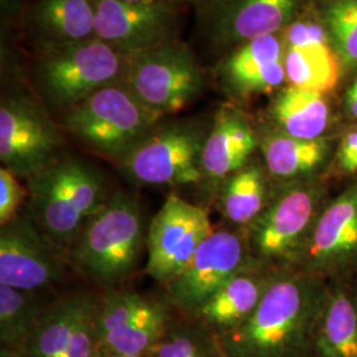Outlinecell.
Masks as SVG:
<instances>
[{
    "label": "cell",
    "mask_w": 357,
    "mask_h": 357,
    "mask_svg": "<svg viewBox=\"0 0 357 357\" xmlns=\"http://www.w3.org/2000/svg\"><path fill=\"white\" fill-rule=\"evenodd\" d=\"M327 296L318 282L305 275L271 282L255 312L217 337L224 357H314Z\"/></svg>",
    "instance_id": "cell-1"
},
{
    "label": "cell",
    "mask_w": 357,
    "mask_h": 357,
    "mask_svg": "<svg viewBox=\"0 0 357 357\" xmlns=\"http://www.w3.org/2000/svg\"><path fill=\"white\" fill-rule=\"evenodd\" d=\"M28 211L38 229L66 255L90 217L110 197L102 175L70 156L56 158L28 178Z\"/></svg>",
    "instance_id": "cell-2"
},
{
    "label": "cell",
    "mask_w": 357,
    "mask_h": 357,
    "mask_svg": "<svg viewBox=\"0 0 357 357\" xmlns=\"http://www.w3.org/2000/svg\"><path fill=\"white\" fill-rule=\"evenodd\" d=\"M143 243L139 202L118 192L110 195L106 204L90 217L69 249L68 258L89 281L113 290L138 266Z\"/></svg>",
    "instance_id": "cell-3"
},
{
    "label": "cell",
    "mask_w": 357,
    "mask_h": 357,
    "mask_svg": "<svg viewBox=\"0 0 357 357\" xmlns=\"http://www.w3.org/2000/svg\"><path fill=\"white\" fill-rule=\"evenodd\" d=\"M160 119L119 81L69 107L64 128L91 151L121 162Z\"/></svg>",
    "instance_id": "cell-4"
},
{
    "label": "cell",
    "mask_w": 357,
    "mask_h": 357,
    "mask_svg": "<svg viewBox=\"0 0 357 357\" xmlns=\"http://www.w3.org/2000/svg\"><path fill=\"white\" fill-rule=\"evenodd\" d=\"M208 131L197 123L156 126L121 160L142 185H192L204 180L202 156Z\"/></svg>",
    "instance_id": "cell-5"
},
{
    "label": "cell",
    "mask_w": 357,
    "mask_h": 357,
    "mask_svg": "<svg viewBox=\"0 0 357 357\" xmlns=\"http://www.w3.org/2000/svg\"><path fill=\"white\" fill-rule=\"evenodd\" d=\"M132 57L97 38L61 45L43 61L41 84L52 102L69 109L96 90L123 81Z\"/></svg>",
    "instance_id": "cell-6"
},
{
    "label": "cell",
    "mask_w": 357,
    "mask_h": 357,
    "mask_svg": "<svg viewBox=\"0 0 357 357\" xmlns=\"http://www.w3.org/2000/svg\"><path fill=\"white\" fill-rule=\"evenodd\" d=\"M123 81L162 118L183 110L204 86L203 72L191 50L175 41L134 56Z\"/></svg>",
    "instance_id": "cell-7"
},
{
    "label": "cell",
    "mask_w": 357,
    "mask_h": 357,
    "mask_svg": "<svg viewBox=\"0 0 357 357\" xmlns=\"http://www.w3.org/2000/svg\"><path fill=\"white\" fill-rule=\"evenodd\" d=\"M174 318L171 307L141 294L109 290L97 301L98 354L150 355Z\"/></svg>",
    "instance_id": "cell-8"
},
{
    "label": "cell",
    "mask_w": 357,
    "mask_h": 357,
    "mask_svg": "<svg viewBox=\"0 0 357 357\" xmlns=\"http://www.w3.org/2000/svg\"><path fill=\"white\" fill-rule=\"evenodd\" d=\"M213 231L206 209L168 195L147 233L146 273L160 283L175 281Z\"/></svg>",
    "instance_id": "cell-9"
},
{
    "label": "cell",
    "mask_w": 357,
    "mask_h": 357,
    "mask_svg": "<svg viewBox=\"0 0 357 357\" xmlns=\"http://www.w3.org/2000/svg\"><path fill=\"white\" fill-rule=\"evenodd\" d=\"M61 134L38 103L8 97L0 106V160L16 176L31 178L57 156Z\"/></svg>",
    "instance_id": "cell-10"
},
{
    "label": "cell",
    "mask_w": 357,
    "mask_h": 357,
    "mask_svg": "<svg viewBox=\"0 0 357 357\" xmlns=\"http://www.w3.org/2000/svg\"><path fill=\"white\" fill-rule=\"evenodd\" d=\"M64 253L26 209L0 230V284L38 293L64 275Z\"/></svg>",
    "instance_id": "cell-11"
},
{
    "label": "cell",
    "mask_w": 357,
    "mask_h": 357,
    "mask_svg": "<svg viewBox=\"0 0 357 357\" xmlns=\"http://www.w3.org/2000/svg\"><path fill=\"white\" fill-rule=\"evenodd\" d=\"M245 249L231 230H215L193 257L190 266L168 283L167 305L191 319L205 302L234 275L241 273Z\"/></svg>",
    "instance_id": "cell-12"
},
{
    "label": "cell",
    "mask_w": 357,
    "mask_h": 357,
    "mask_svg": "<svg viewBox=\"0 0 357 357\" xmlns=\"http://www.w3.org/2000/svg\"><path fill=\"white\" fill-rule=\"evenodd\" d=\"M94 36L131 56L171 43L176 16L174 3L93 0Z\"/></svg>",
    "instance_id": "cell-13"
},
{
    "label": "cell",
    "mask_w": 357,
    "mask_h": 357,
    "mask_svg": "<svg viewBox=\"0 0 357 357\" xmlns=\"http://www.w3.org/2000/svg\"><path fill=\"white\" fill-rule=\"evenodd\" d=\"M321 191L294 185L280 193L257 218L255 248L266 261H282L301 253L319 212Z\"/></svg>",
    "instance_id": "cell-14"
},
{
    "label": "cell",
    "mask_w": 357,
    "mask_h": 357,
    "mask_svg": "<svg viewBox=\"0 0 357 357\" xmlns=\"http://www.w3.org/2000/svg\"><path fill=\"white\" fill-rule=\"evenodd\" d=\"M96 298L76 294L52 303L38 321L26 349V357H96Z\"/></svg>",
    "instance_id": "cell-15"
},
{
    "label": "cell",
    "mask_w": 357,
    "mask_h": 357,
    "mask_svg": "<svg viewBox=\"0 0 357 357\" xmlns=\"http://www.w3.org/2000/svg\"><path fill=\"white\" fill-rule=\"evenodd\" d=\"M307 266L336 271L357 261V184L320 213L305 246Z\"/></svg>",
    "instance_id": "cell-16"
},
{
    "label": "cell",
    "mask_w": 357,
    "mask_h": 357,
    "mask_svg": "<svg viewBox=\"0 0 357 357\" xmlns=\"http://www.w3.org/2000/svg\"><path fill=\"white\" fill-rule=\"evenodd\" d=\"M257 147V137L238 112L224 107L218 112L205 139L202 169L204 180L222 181L246 165Z\"/></svg>",
    "instance_id": "cell-17"
},
{
    "label": "cell",
    "mask_w": 357,
    "mask_h": 357,
    "mask_svg": "<svg viewBox=\"0 0 357 357\" xmlns=\"http://www.w3.org/2000/svg\"><path fill=\"white\" fill-rule=\"evenodd\" d=\"M283 56L281 40L275 35L253 38L230 56L224 75L240 93H268L286 79Z\"/></svg>",
    "instance_id": "cell-18"
},
{
    "label": "cell",
    "mask_w": 357,
    "mask_h": 357,
    "mask_svg": "<svg viewBox=\"0 0 357 357\" xmlns=\"http://www.w3.org/2000/svg\"><path fill=\"white\" fill-rule=\"evenodd\" d=\"M271 282L241 271L212 295L191 319L218 337L243 324L255 312Z\"/></svg>",
    "instance_id": "cell-19"
},
{
    "label": "cell",
    "mask_w": 357,
    "mask_h": 357,
    "mask_svg": "<svg viewBox=\"0 0 357 357\" xmlns=\"http://www.w3.org/2000/svg\"><path fill=\"white\" fill-rule=\"evenodd\" d=\"M271 114L282 132L312 141L321 138L328 126L330 110L321 93L289 86L271 106Z\"/></svg>",
    "instance_id": "cell-20"
},
{
    "label": "cell",
    "mask_w": 357,
    "mask_h": 357,
    "mask_svg": "<svg viewBox=\"0 0 357 357\" xmlns=\"http://www.w3.org/2000/svg\"><path fill=\"white\" fill-rule=\"evenodd\" d=\"M314 357H357V302L344 291L327 296L315 333Z\"/></svg>",
    "instance_id": "cell-21"
},
{
    "label": "cell",
    "mask_w": 357,
    "mask_h": 357,
    "mask_svg": "<svg viewBox=\"0 0 357 357\" xmlns=\"http://www.w3.org/2000/svg\"><path fill=\"white\" fill-rule=\"evenodd\" d=\"M33 22L59 47L96 38L93 0H40Z\"/></svg>",
    "instance_id": "cell-22"
},
{
    "label": "cell",
    "mask_w": 357,
    "mask_h": 357,
    "mask_svg": "<svg viewBox=\"0 0 357 357\" xmlns=\"http://www.w3.org/2000/svg\"><path fill=\"white\" fill-rule=\"evenodd\" d=\"M299 0H237L222 19V33L250 41L275 35L289 23Z\"/></svg>",
    "instance_id": "cell-23"
},
{
    "label": "cell",
    "mask_w": 357,
    "mask_h": 357,
    "mask_svg": "<svg viewBox=\"0 0 357 357\" xmlns=\"http://www.w3.org/2000/svg\"><path fill=\"white\" fill-rule=\"evenodd\" d=\"M283 63L290 86L324 94L340 79V63L328 44L286 47Z\"/></svg>",
    "instance_id": "cell-24"
},
{
    "label": "cell",
    "mask_w": 357,
    "mask_h": 357,
    "mask_svg": "<svg viewBox=\"0 0 357 357\" xmlns=\"http://www.w3.org/2000/svg\"><path fill=\"white\" fill-rule=\"evenodd\" d=\"M268 172L280 178H295L311 174L323 163L328 144L323 138L306 141L284 132L271 134L262 143Z\"/></svg>",
    "instance_id": "cell-25"
},
{
    "label": "cell",
    "mask_w": 357,
    "mask_h": 357,
    "mask_svg": "<svg viewBox=\"0 0 357 357\" xmlns=\"http://www.w3.org/2000/svg\"><path fill=\"white\" fill-rule=\"evenodd\" d=\"M52 303L44 305L36 293L0 284V344L24 352L26 344Z\"/></svg>",
    "instance_id": "cell-26"
},
{
    "label": "cell",
    "mask_w": 357,
    "mask_h": 357,
    "mask_svg": "<svg viewBox=\"0 0 357 357\" xmlns=\"http://www.w3.org/2000/svg\"><path fill=\"white\" fill-rule=\"evenodd\" d=\"M268 185L262 169L243 166L224 180L220 195L221 213L234 224L245 225L265 211Z\"/></svg>",
    "instance_id": "cell-27"
},
{
    "label": "cell",
    "mask_w": 357,
    "mask_h": 357,
    "mask_svg": "<svg viewBox=\"0 0 357 357\" xmlns=\"http://www.w3.org/2000/svg\"><path fill=\"white\" fill-rule=\"evenodd\" d=\"M150 357H224L216 335L188 318H172Z\"/></svg>",
    "instance_id": "cell-28"
},
{
    "label": "cell",
    "mask_w": 357,
    "mask_h": 357,
    "mask_svg": "<svg viewBox=\"0 0 357 357\" xmlns=\"http://www.w3.org/2000/svg\"><path fill=\"white\" fill-rule=\"evenodd\" d=\"M327 23L343 60L348 64H356L357 0L333 4L327 13Z\"/></svg>",
    "instance_id": "cell-29"
},
{
    "label": "cell",
    "mask_w": 357,
    "mask_h": 357,
    "mask_svg": "<svg viewBox=\"0 0 357 357\" xmlns=\"http://www.w3.org/2000/svg\"><path fill=\"white\" fill-rule=\"evenodd\" d=\"M26 190L10 169H0V225L4 227L20 213Z\"/></svg>",
    "instance_id": "cell-30"
},
{
    "label": "cell",
    "mask_w": 357,
    "mask_h": 357,
    "mask_svg": "<svg viewBox=\"0 0 357 357\" xmlns=\"http://www.w3.org/2000/svg\"><path fill=\"white\" fill-rule=\"evenodd\" d=\"M328 44L321 26L311 23H294L286 29V47H310Z\"/></svg>",
    "instance_id": "cell-31"
},
{
    "label": "cell",
    "mask_w": 357,
    "mask_h": 357,
    "mask_svg": "<svg viewBox=\"0 0 357 357\" xmlns=\"http://www.w3.org/2000/svg\"><path fill=\"white\" fill-rule=\"evenodd\" d=\"M337 165L343 174L357 172V130L348 132L340 142Z\"/></svg>",
    "instance_id": "cell-32"
},
{
    "label": "cell",
    "mask_w": 357,
    "mask_h": 357,
    "mask_svg": "<svg viewBox=\"0 0 357 357\" xmlns=\"http://www.w3.org/2000/svg\"><path fill=\"white\" fill-rule=\"evenodd\" d=\"M347 106L351 115L357 119V79L355 84L352 85V88L348 91L347 96Z\"/></svg>",
    "instance_id": "cell-33"
},
{
    "label": "cell",
    "mask_w": 357,
    "mask_h": 357,
    "mask_svg": "<svg viewBox=\"0 0 357 357\" xmlns=\"http://www.w3.org/2000/svg\"><path fill=\"white\" fill-rule=\"evenodd\" d=\"M0 357H26L23 352L20 351H13V349H8V348H1L0 347Z\"/></svg>",
    "instance_id": "cell-34"
},
{
    "label": "cell",
    "mask_w": 357,
    "mask_h": 357,
    "mask_svg": "<svg viewBox=\"0 0 357 357\" xmlns=\"http://www.w3.org/2000/svg\"><path fill=\"white\" fill-rule=\"evenodd\" d=\"M121 1H128V3H158V1H169V3H175L176 0H121Z\"/></svg>",
    "instance_id": "cell-35"
},
{
    "label": "cell",
    "mask_w": 357,
    "mask_h": 357,
    "mask_svg": "<svg viewBox=\"0 0 357 357\" xmlns=\"http://www.w3.org/2000/svg\"><path fill=\"white\" fill-rule=\"evenodd\" d=\"M96 357H150V355H139V356H132V355H115V354H98Z\"/></svg>",
    "instance_id": "cell-36"
},
{
    "label": "cell",
    "mask_w": 357,
    "mask_h": 357,
    "mask_svg": "<svg viewBox=\"0 0 357 357\" xmlns=\"http://www.w3.org/2000/svg\"><path fill=\"white\" fill-rule=\"evenodd\" d=\"M1 1H3V3H6V4H7V3H8V1H10V0H1Z\"/></svg>",
    "instance_id": "cell-37"
},
{
    "label": "cell",
    "mask_w": 357,
    "mask_h": 357,
    "mask_svg": "<svg viewBox=\"0 0 357 357\" xmlns=\"http://www.w3.org/2000/svg\"><path fill=\"white\" fill-rule=\"evenodd\" d=\"M190 1H197V0H190Z\"/></svg>",
    "instance_id": "cell-38"
}]
</instances>
